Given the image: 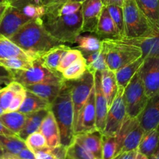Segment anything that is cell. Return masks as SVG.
<instances>
[{"label":"cell","mask_w":159,"mask_h":159,"mask_svg":"<svg viewBox=\"0 0 159 159\" xmlns=\"http://www.w3.org/2000/svg\"><path fill=\"white\" fill-rule=\"evenodd\" d=\"M9 39L35 60L41 54L62 43L45 29L40 18L30 20Z\"/></svg>","instance_id":"cell-1"},{"label":"cell","mask_w":159,"mask_h":159,"mask_svg":"<svg viewBox=\"0 0 159 159\" xmlns=\"http://www.w3.org/2000/svg\"><path fill=\"white\" fill-rule=\"evenodd\" d=\"M51 110L59 126L61 146L66 148L73 142L75 137L73 128L74 110L71 89L67 81L65 80L60 93L51 103Z\"/></svg>","instance_id":"cell-2"},{"label":"cell","mask_w":159,"mask_h":159,"mask_svg":"<svg viewBox=\"0 0 159 159\" xmlns=\"http://www.w3.org/2000/svg\"><path fill=\"white\" fill-rule=\"evenodd\" d=\"M41 19L45 29L62 43H75L78 36L82 34L83 15L81 9L75 13L60 16L46 12Z\"/></svg>","instance_id":"cell-3"},{"label":"cell","mask_w":159,"mask_h":159,"mask_svg":"<svg viewBox=\"0 0 159 159\" xmlns=\"http://www.w3.org/2000/svg\"><path fill=\"white\" fill-rule=\"evenodd\" d=\"M101 51L108 69L114 71L142 57L140 48L120 38H104L101 40Z\"/></svg>","instance_id":"cell-4"},{"label":"cell","mask_w":159,"mask_h":159,"mask_svg":"<svg viewBox=\"0 0 159 159\" xmlns=\"http://www.w3.org/2000/svg\"><path fill=\"white\" fill-rule=\"evenodd\" d=\"M122 7L124 20V38L144 37L156 33L139 9L135 0H126Z\"/></svg>","instance_id":"cell-5"},{"label":"cell","mask_w":159,"mask_h":159,"mask_svg":"<svg viewBox=\"0 0 159 159\" xmlns=\"http://www.w3.org/2000/svg\"><path fill=\"white\" fill-rule=\"evenodd\" d=\"M126 116L129 118L138 117L144 109L148 97L139 71H137L123 92Z\"/></svg>","instance_id":"cell-6"},{"label":"cell","mask_w":159,"mask_h":159,"mask_svg":"<svg viewBox=\"0 0 159 159\" xmlns=\"http://www.w3.org/2000/svg\"><path fill=\"white\" fill-rule=\"evenodd\" d=\"M144 134L138 118H129L126 116L119 131L116 134L118 154L138 150L139 144Z\"/></svg>","instance_id":"cell-7"},{"label":"cell","mask_w":159,"mask_h":159,"mask_svg":"<svg viewBox=\"0 0 159 159\" xmlns=\"http://www.w3.org/2000/svg\"><path fill=\"white\" fill-rule=\"evenodd\" d=\"M12 80L22 84L23 86L41 83V82L64 79L62 74L54 72L45 68L37 60L27 70H12L10 71Z\"/></svg>","instance_id":"cell-8"},{"label":"cell","mask_w":159,"mask_h":159,"mask_svg":"<svg viewBox=\"0 0 159 159\" xmlns=\"http://www.w3.org/2000/svg\"><path fill=\"white\" fill-rule=\"evenodd\" d=\"M71 89L72 102L74 110L73 117V128L77 123L80 113L83 107L87 102L92 89L94 85V77L93 73L87 70L82 78L74 81H67Z\"/></svg>","instance_id":"cell-9"},{"label":"cell","mask_w":159,"mask_h":159,"mask_svg":"<svg viewBox=\"0 0 159 159\" xmlns=\"http://www.w3.org/2000/svg\"><path fill=\"white\" fill-rule=\"evenodd\" d=\"M123 92L124 89L118 88L116 96L109 107L103 135L116 136L126 119V110L123 99Z\"/></svg>","instance_id":"cell-10"},{"label":"cell","mask_w":159,"mask_h":159,"mask_svg":"<svg viewBox=\"0 0 159 159\" xmlns=\"http://www.w3.org/2000/svg\"><path fill=\"white\" fill-rule=\"evenodd\" d=\"M148 99L159 93V56L145 57L139 69Z\"/></svg>","instance_id":"cell-11"},{"label":"cell","mask_w":159,"mask_h":159,"mask_svg":"<svg viewBox=\"0 0 159 159\" xmlns=\"http://www.w3.org/2000/svg\"><path fill=\"white\" fill-rule=\"evenodd\" d=\"M21 9L13 5H9L0 20V35L10 38L22 26L31 20Z\"/></svg>","instance_id":"cell-12"},{"label":"cell","mask_w":159,"mask_h":159,"mask_svg":"<svg viewBox=\"0 0 159 159\" xmlns=\"http://www.w3.org/2000/svg\"><path fill=\"white\" fill-rule=\"evenodd\" d=\"M97 130L96 128V110H95L94 85L90 94L83 107L77 123L74 128V134L87 133Z\"/></svg>","instance_id":"cell-13"},{"label":"cell","mask_w":159,"mask_h":159,"mask_svg":"<svg viewBox=\"0 0 159 159\" xmlns=\"http://www.w3.org/2000/svg\"><path fill=\"white\" fill-rule=\"evenodd\" d=\"M104 6L101 0H85L82 2L81 11L83 15V25L81 33H94L98 30V20Z\"/></svg>","instance_id":"cell-14"},{"label":"cell","mask_w":159,"mask_h":159,"mask_svg":"<svg viewBox=\"0 0 159 159\" xmlns=\"http://www.w3.org/2000/svg\"><path fill=\"white\" fill-rule=\"evenodd\" d=\"M94 93H95V110H96V128L101 134L104 131L107 118L108 107L107 100L103 93L101 82V71L94 73Z\"/></svg>","instance_id":"cell-15"},{"label":"cell","mask_w":159,"mask_h":159,"mask_svg":"<svg viewBox=\"0 0 159 159\" xmlns=\"http://www.w3.org/2000/svg\"><path fill=\"white\" fill-rule=\"evenodd\" d=\"M137 118L144 133L157 128L159 125V93L148 99L144 109Z\"/></svg>","instance_id":"cell-16"},{"label":"cell","mask_w":159,"mask_h":159,"mask_svg":"<svg viewBox=\"0 0 159 159\" xmlns=\"http://www.w3.org/2000/svg\"><path fill=\"white\" fill-rule=\"evenodd\" d=\"M64 82L65 79L50 81V82L27 85L25 86V89L51 104L60 93Z\"/></svg>","instance_id":"cell-17"},{"label":"cell","mask_w":159,"mask_h":159,"mask_svg":"<svg viewBox=\"0 0 159 159\" xmlns=\"http://www.w3.org/2000/svg\"><path fill=\"white\" fill-rule=\"evenodd\" d=\"M39 130L45 136L48 148H55L60 147L61 140L59 126L51 110L48 111V114L43 120Z\"/></svg>","instance_id":"cell-18"},{"label":"cell","mask_w":159,"mask_h":159,"mask_svg":"<svg viewBox=\"0 0 159 159\" xmlns=\"http://www.w3.org/2000/svg\"><path fill=\"white\" fill-rule=\"evenodd\" d=\"M127 43L137 46L142 51L143 58L149 56H159V32L139 38H120Z\"/></svg>","instance_id":"cell-19"},{"label":"cell","mask_w":159,"mask_h":159,"mask_svg":"<svg viewBox=\"0 0 159 159\" xmlns=\"http://www.w3.org/2000/svg\"><path fill=\"white\" fill-rule=\"evenodd\" d=\"M75 141L80 143L95 158H101L102 153V134L98 130L75 135Z\"/></svg>","instance_id":"cell-20"},{"label":"cell","mask_w":159,"mask_h":159,"mask_svg":"<svg viewBox=\"0 0 159 159\" xmlns=\"http://www.w3.org/2000/svg\"><path fill=\"white\" fill-rule=\"evenodd\" d=\"M69 49H70V47L63 44V43L57 45L50 49L49 51L41 54L37 57V60L41 64V65L49 69L50 71H54V72H59L57 71V67L59 65V61L63 54Z\"/></svg>","instance_id":"cell-21"},{"label":"cell","mask_w":159,"mask_h":159,"mask_svg":"<svg viewBox=\"0 0 159 159\" xmlns=\"http://www.w3.org/2000/svg\"><path fill=\"white\" fill-rule=\"evenodd\" d=\"M155 32H159V0H135Z\"/></svg>","instance_id":"cell-22"},{"label":"cell","mask_w":159,"mask_h":159,"mask_svg":"<svg viewBox=\"0 0 159 159\" xmlns=\"http://www.w3.org/2000/svg\"><path fill=\"white\" fill-rule=\"evenodd\" d=\"M96 34L99 35L100 37H104L105 38H120L119 32L115 26L107 8L104 6H103L98 20Z\"/></svg>","instance_id":"cell-23"},{"label":"cell","mask_w":159,"mask_h":159,"mask_svg":"<svg viewBox=\"0 0 159 159\" xmlns=\"http://www.w3.org/2000/svg\"><path fill=\"white\" fill-rule=\"evenodd\" d=\"M101 89L106 98L108 107L109 109L118 89L115 71L108 68L101 71Z\"/></svg>","instance_id":"cell-24"},{"label":"cell","mask_w":159,"mask_h":159,"mask_svg":"<svg viewBox=\"0 0 159 159\" xmlns=\"http://www.w3.org/2000/svg\"><path fill=\"white\" fill-rule=\"evenodd\" d=\"M51 104L48 101L45 100L42 98L26 90V96L18 111L23 114L27 115L34 112L40 111V110H51Z\"/></svg>","instance_id":"cell-25"},{"label":"cell","mask_w":159,"mask_h":159,"mask_svg":"<svg viewBox=\"0 0 159 159\" xmlns=\"http://www.w3.org/2000/svg\"><path fill=\"white\" fill-rule=\"evenodd\" d=\"M48 111L49 110H43L26 115L24 125H23V128L20 130V133L17 134V136L20 139L25 141V140L30 134L36 131H38L40 130L41 124L42 121L45 119L46 115L48 114Z\"/></svg>","instance_id":"cell-26"},{"label":"cell","mask_w":159,"mask_h":159,"mask_svg":"<svg viewBox=\"0 0 159 159\" xmlns=\"http://www.w3.org/2000/svg\"><path fill=\"white\" fill-rule=\"evenodd\" d=\"M143 57H139L138 59L134 61L118 68V70L115 71V77H116L117 83H118V88L125 89L128 85L134 75L139 71L140 66L143 64Z\"/></svg>","instance_id":"cell-27"},{"label":"cell","mask_w":159,"mask_h":159,"mask_svg":"<svg viewBox=\"0 0 159 159\" xmlns=\"http://www.w3.org/2000/svg\"><path fill=\"white\" fill-rule=\"evenodd\" d=\"M13 57L35 60L29 54L25 52L20 47L14 43L12 40L4 36L0 35V59Z\"/></svg>","instance_id":"cell-28"},{"label":"cell","mask_w":159,"mask_h":159,"mask_svg":"<svg viewBox=\"0 0 159 159\" xmlns=\"http://www.w3.org/2000/svg\"><path fill=\"white\" fill-rule=\"evenodd\" d=\"M158 142L159 134L157 128L145 132L139 144L138 152L150 158L157 151Z\"/></svg>","instance_id":"cell-29"},{"label":"cell","mask_w":159,"mask_h":159,"mask_svg":"<svg viewBox=\"0 0 159 159\" xmlns=\"http://www.w3.org/2000/svg\"><path fill=\"white\" fill-rule=\"evenodd\" d=\"M26 118V114L19 111L7 112L0 116V120L8 129L17 135L23 128Z\"/></svg>","instance_id":"cell-30"},{"label":"cell","mask_w":159,"mask_h":159,"mask_svg":"<svg viewBox=\"0 0 159 159\" xmlns=\"http://www.w3.org/2000/svg\"><path fill=\"white\" fill-rule=\"evenodd\" d=\"M87 71V62L83 56L67 67L62 72V75L65 81H74L82 78Z\"/></svg>","instance_id":"cell-31"},{"label":"cell","mask_w":159,"mask_h":159,"mask_svg":"<svg viewBox=\"0 0 159 159\" xmlns=\"http://www.w3.org/2000/svg\"><path fill=\"white\" fill-rule=\"evenodd\" d=\"M0 146L2 148L5 153H9L17 156L20 151L26 148V143L18 136L0 134Z\"/></svg>","instance_id":"cell-32"},{"label":"cell","mask_w":159,"mask_h":159,"mask_svg":"<svg viewBox=\"0 0 159 159\" xmlns=\"http://www.w3.org/2000/svg\"><path fill=\"white\" fill-rule=\"evenodd\" d=\"M82 54L87 62V70L90 72L94 74L96 71H102L108 68L101 49L94 52L82 53Z\"/></svg>","instance_id":"cell-33"},{"label":"cell","mask_w":159,"mask_h":159,"mask_svg":"<svg viewBox=\"0 0 159 159\" xmlns=\"http://www.w3.org/2000/svg\"><path fill=\"white\" fill-rule=\"evenodd\" d=\"M75 43L77 44V48L82 53L94 52L101 49V40L92 35L82 36L80 34Z\"/></svg>","instance_id":"cell-34"},{"label":"cell","mask_w":159,"mask_h":159,"mask_svg":"<svg viewBox=\"0 0 159 159\" xmlns=\"http://www.w3.org/2000/svg\"><path fill=\"white\" fill-rule=\"evenodd\" d=\"M35 60L25 59L22 57H9L0 59V66L4 67L9 71L12 70H27L33 66Z\"/></svg>","instance_id":"cell-35"},{"label":"cell","mask_w":159,"mask_h":159,"mask_svg":"<svg viewBox=\"0 0 159 159\" xmlns=\"http://www.w3.org/2000/svg\"><path fill=\"white\" fill-rule=\"evenodd\" d=\"M65 156L70 159H95L94 155L76 141L66 148Z\"/></svg>","instance_id":"cell-36"},{"label":"cell","mask_w":159,"mask_h":159,"mask_svg":"<svg viewBox=\"0 0 159 159\" xmlns=\"http://www.w3.org/2000/svg\"><path fill=\"white\" fill-rule=\"evenodd\" d=\"M118 154L116 138L102 134V159H113Z\"/></svg>","instance_id":"cell-37"},{"label":"cell","mask_w":159,"mask_h":159,"mask_svg":"<svg viewBox=\"0 0 159 159\" xmlns=\"http://www.w3.org/2000/svg\"><path fill=\"white\" fill-rule=\"evenodd\" d=\"M81 6H82V3L67 1L66 2L63 3V4L60 5L57 7L46 9V12L51 13L55 16H58L70 15V14L75 13L77 11H79L80 9H81Z\"/></svg>","instance_id":"cell-38"},{"label":"cell","mask_w":159,"mask_h":159,"mask_svg":"<svg viewBox=\"0 0 159 159\" xmlns=\"http://www.w3.org/2000/svg\"><path fill=\"white\" fill-rule=\"evenodd\" d=\"M25 143L26 147L34 152L40 149L48 148L46 139L40 130L30 134L25 140Z\"/></svg>","instance_id":"cell-39"},{"label":"cell","mask_w":159,"mask_h":159,"mask_svg":"<svg viewBox=\"0 0 159 159\" xmlns=\"http://www.w3.org/2000/svg\"><path fill=\"white\" fill-rule=\"evenodd\" d=\"M115 26L119 32L120 38L124 37V20H123V7L118 6H106Z\"/></svg>","instance_id":"cell-40"},{"label":"cell","mask_w":159,"mask_h":159,"mask_svg":"<svg viewBox=\"0 0 159 159\" xmlns=\"http://www.w3.org/2000/svg\"><path fill=\"white\" fill-rule=\"evenodd\" d=\"M83 57L82 52L79 49H69L61 58L59 65L57 67V71L62 74V71L70 66L72 63L77 60L80 57Z\"/></svg>","instance_id":"cell-41"},{"label":"cell","mask_w":159,"mask_h":159,"mask_svg":"<svg viewBox=\"0 0 159 159\" xmlns=\"http://www.w3.org/2000/svg\"><path fill=\"white\" fill-rule=\"evenodd\" d=\"M15 94L16 93L8 86L0 91V102H1L3 110H5V113L7 112L8 108H9Z\"/></svg>","instance_id":"cell-42"},{"label":"cell","mask_w":159,"mask_h":159,"mask_svg":"<svg viewBox=\"0 0 159 159\" xmlns=\"http://www.w3.org/2000/svg\"><path fill=\"white\" fill-rule=\"evenodd\" d=\"M26 90L25 89L23 90V91L20 92V93H16L13 99H12V102H11L10 105H9V108H8L7 112L18 111L20 107H21L22 103H23L25 96H26ZM7 112H6V113H7Z\"/></svg>","instance_id":"cell-43"},{"label":"cell","mask_w":159,"mask_h":159,"mask_svg":"<svg viewBox=\"0 0 159 159\" xmlns=\"http://www.w3.org/2000/svg\"><path fill=\"white\" fill-rule=\"evenodd\" d=\"M34 154L36 159H61L55 152L54 148H50L48 147L36 151Z\"/></svg>","instance_id":"cell-44"},{"label":"cell","mask_w":159,"mask_h":159,"mask_svg":"<svg viewBox=\"0 0 159 159\" xmlns=\"http://www.w3.org/2000/svg\"><path fill=\"white\" fill-rule=\"evenodd\" d=\"M68 0H40L39 3L46 7V9H52V8L57 7L63 3L66 2Z\"/></svg>","instance_id":"cell-45"},{"label":"cell","mask_w":159,"mask_h":159,"mask_svg":"<svg viewBox=\"0 0 159 159\" xmlns=\"http://www.w3.org/2000/svg\"><path fill=\"white\" fill-rule=\"evenodd\" d=\"M16 157L18 159H36L34 152L28 148L27 147L20 151V153Z\"/></svg>","instance_id":"cell-46"},{"label":"cell","mask_w":159,"mask_h":159,"mask_svg":"<svg viewBox=\"0 0 159 159\" xmlns=\"http://www.w3.org/2000/svg\"><path fill=\"white\" fill-rule=\"evenodd\" d=\"M138 150H132L129 152H123V153L118 154L113 159H136Z\"/></svg>","instance_id":"cell-47"},{"label":"cell","mask_w":159,"mask_h":159,"mask_svg":"<svg viewBox=\"0 0 159 159\" xmlns=\"http://www.w3.org/2000/svg\"><path fill=\"white\" fill-rule=\"evenodd\" d=\"M125 1L126 0H101L104 6H112V5H113V6H123Z\"/></svg>","instance_id":"cell-48"},{"label":"cell","mask_w":159,"mask_h":159,"mask_svg":"<svg viewBox=\"0 0 159 159\" xmlns=\"http://www.w3.org/2000/svg\"><path fill=\"white\" fill-rule=\"evenodd\" d=\"M0 134L1 135H9V136H17V134L11 131L9 129H8L2 123L0 120Z\"/></svg>","instance_id":"cell-49"},{"label":"cell","mask_w":159,"mask_h":159,"mask_svg":"<svg viewBox=\"0 0 159 159\" xmlns=\"http://www.w3.org/2000/svg\"><path fill=\"white\" fill-rule=\"evenodd\" d=\"M11 73L10 71L6 68H5L4 67L0 66V81L2 80L3 79L7 77H10Z\"/></svg>","instance_id":"cell-50"},{"label":"cell","mask_w":159,"mask_h":159,"mask_svg":"<svg viewBox=\"0 0 159 159\" xmlns=\"http://www.w3.org/2000/svg\"><path fill=\"white\" fill-rule=\"evenodd\" d=\"M9 5H10V3H9V2L0 3V20H1L2 17L5 11L6 10V9H7V7L9 6Z\"/></svg>","instance_id":"cell-51"},{"label":"cell","mask_w":159,"mask_h":159,"mask_svg":"<svg viewBox=\"0 0 159 159\" xmlns=\"http://www.w3.org/2000/svg\"><path fill=\"white\" fill-rule=\"evenodd\" d=\"M0 159H17V158L15 155H12L9 153H5L4 155H3V156Z\"/></svg>","instance_id":"cell-52"},{"label":"cell","mask_w":159,"mask_h":159,"mask_svg":"<svg viewBox=\"0 0 159 159\" xmlns=\"http://www.w3.org/2000/svg\"><path fill=\"white\" fill-rule=\"evenodd\" d=\"M136 159H150L148 158L147 156H146L145 155H143V154L140 153V152H137V157H136Z\"/></svg>","instance_id":"cell-53"},{"label":"cell","mask_w":159,"mask_h":159,"mask_svg":"<svg viewBox=\"0 0 159 159\" xmlns=\"http://www.w3.org/2000/svg\"><path fill=\"white\" fill-rule=\"evenodd\" d=\"M150 159H159V153H154L152 156L149 158Z\"/></svg>","instance_id":"cell-54"},{"label":"cell","mask_w":159,"mask_h":159,"mask_svg":"<svg viewBox=\"0 0 159 159\" xmlns=\"http://www.w3.org/2000/svg\"><path fill=\"white\" fill-rule=\"evenodd\" d=\"M4 113H5V110H3L2 107L1 105V102H0V116H1L2 114H4Z\"/></svg>","instance_id":"cell-55"},{"label":"cell","mask_w":159,"mask_h":159,"mask_svg":"<svg viewBox=\"0 0 159 159\" xmlns=\"http://www.w3.org/2000/svg\"><path fill=\"white\" fill-rule=\"evenodd\" d=\"M4 154H5L4 150H3L1 146H0V158H1L3 156V155H4Z\"/></svg>","instance_id":"cell-56"},{"label":"cell","mask_w":159,"mask_h":159,"mask_svg":"<svg viewBox=\"0 0 159 159\" xmlns=\"http://www.w3.org/2000/svg\"><path fill=\"white\" fill-rule=\"evenodd\" d=\"M70 2H80V3H82L83 2H84L85 0H68Z\"/></svg>","instance_id":"cell-57"},{"label":"cell","mask_w":159,"mask_h":159,"mask_svg":"<svg viewBox=\"0 0 159 159\" xmlns=\"http://www.w3.org/2000/svg\"><path fill=\"white\" fill-rule=\"evenodd\" d=\"M157 131H158V134H159V125L157 126ZM155 153H159V142H158V146H157V151H156V152H155Z\"/></svg>","instance_id":"cell-58"},{"label":"cell","mask_w":159,"mask_h":159,"mask_svg":"<svg viewBox=\"0 0 159 159\" xmlns=\"http://www.w3.org/2000/svg\"><path fill=\"white\" fill-rule=\"evenodd\" d=\"M11 0H0V3H2V2H9L10 3Z\"/></svg>","instance_id":"cell-59"},{"label":"cell","mask_w":159,"mask_h":159,"mask_svg":"<svg viewBox=\"0 0 159 159\" xmlns=\"http://www.w3.org/2000/svg\"><path fill=\"white\" fill-rule=\"evenodd\" d=\"M64 159H70V158H68V157L65 156V158H64Z\"/></svg>","instance_id":"cell-60"},{"label":"cell","mask_w":159,"mask_h":159,"mask_svg":"<svg viewBox=\"0 0 159 159\" xmlns=\"http://www.w3.org/2000/svg\"><path fill=\"white\" fill-rule=\"evenodd\" d=\"M95 159H102L101 158H95Z\"/></svg>","instance_id":"cell-61"},{"label":"cell","mask_w":159,"mask_h":159,"mask_svg":"<svg viewBox=\"0 0 159 159\" xmlns=\"http://www.w3.org/2000/svg\"><path fill=\"white\" fill-rule=\"evenodd\" d=\"M11 1H12V0H11Z\"/></svg>","instance_id":"cell-62"},{"label":"cell","mask_w":159,"mask_h":159,"mask_svg":"<svg viewBox=\"0 0 159 159\" xmlns=\"http://www.w3.org/2000/svg\"><path fill=\"white\" fill-rule=\"evenodd\" d=\"M17 159H18V158H17Z\"/></svg>","instance_id":"cell-63"}]
</instances>
